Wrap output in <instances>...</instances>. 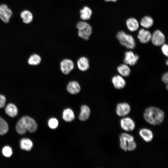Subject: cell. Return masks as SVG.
Segmentation results:
<instances>
[{"label":"cell","mask_w":168,"mask_h":168,"mask_svg":"<svg viewBox=\"0 0 168 168\" xmlns=\"http://www.w3.org/2000/svg\"><path fill=\"white\" fill-rule=\"evenodd\" d=\"M143 115L145 120L147 123L154 125L161 124L165 117L164 112L155 107H150L146 109Z\"/></svg>","instance_id":"obj_1"},{"label":"cell","mask_w":168,"mask_h":168,"mask_svg":"<svg viewBox=\"0 0 168 168\" xmlns=\"http://www.w3.org/2000/svg\"><path fill=\"white\" fill-rule=\"evenodd\" d=\"M37 128V124L35 120L28 116L21 118L17 122L16 126L17 133L20 134H23L27 130L30 133L35 132Z\"/></svg>","instance_id":"obj_2"},{"label":"cell","mask_w":168,"mask_h":168,"mask_svg":"<svg viewBox=\"0 0 168 168\" xmlns=\"http://www.w3.org/2000/svg\"><path fill=\"white\" fill-rule=\"evenodd\" d=\"M116 38L122 46L128 49H132L136 46V42L133 36L128 34L123 31H119Z\"/></svg>","instance_id":"obj_3"},{"label":"cell","mask_w":168,"mask_h":168,"mask_svg":"<svg viewBox=\"0 0 168 168\" xmlns=\"http://www.w3.org/2000/svg\"><path fill=\"white\" fill-rule=\"evenodd\" d=\"M78 30V36L82 39L88 40L92 33V29L90 25L84 21H80L77 24Z\"/></svg>","instance_id":"obj_4"},{"label":"cell","mask_w":168,"mask_h":168,"mask_svg":"<svg viewBox=\"0 0 168 168\" xmlns=\"http://www.w3.org/2000/svg\"><path fill=\"white\" fill-rule=\"evenodd\" d=\"M151 40L155 46L162 45L165 43V36L161 30H155L152 34Z\"/></svg>","instance_id":"obj_5"},{"label":"cell","mask_w":168,"mask_h":168,"mask_svg":"<svg viewBox=\"0 0 168 168\" xmlns=\"http://www.w3.org/2000/svg\"><path fill=\"white\" fill-rule=\"evenodd\" d=\"M139 59L138 55L131 51L125 52L124 62L125 64L133 66L135 65Z\"/></svg>","instance_id":"obj_6"},{"label":"cell","mask_w":168,"mask_h":168,"mask_svg":"<svg viewBox=\"0 0 168 168\" xmlns=\"http://www.w3.org/2000/svg\"><path fill=\"white\" fill-rule=\"evenodd\" d=\"M74 63L72 60L65 59L60 63V69L62 72L65 74H68L74 68Z\"/></svg>","instance_id":"obj_7"},{"label":"cell","mask_w":168,"mask_h":168,"mask_svg":"<svg viewBox=\"0 0 168 168\" xmlns=\"http://www.w3.org/2000/svg\"><path fill=\"white\" fill-rule=\"evenodd\" d=\"M130 105L128 103L124 102L117 104L116 108L117 114L119 116H124L128 114L130 111Z\"/></svg>","instance_id":"obj_8"},{"label":"cell","mask_w":168,"mask_h":168,"mask_svg":"<svg viewBox=\"0 0 168 168\" xmlns=\"http://www.w3.org/2000/svg\"><path fill=\"white\" fill-rule=\"evenodd\" d=\"M120 124L123 129L128 131H132L135 127L134 122L129 117L122 119L120 120Z\"/></svg>","instance_id":"obj_9"},{"label":"cell","mask_w":168,"mask_h":168,"mask_svg":"<svg viewBox=\"0 0 168 168\" xmlns=\"http://www.w3.org/2000/svg\"><path fill=\"white\" fill-rule=\"evenodd\" d=\"M12 14L11 10L8 8L7 6L5 5L0 6V18L4 22H8Z\"/></svg>","instance_id":"obj_10"},{"label":"cell","mask_w":168,"mask_h":168,"mask_svg":"<svg viewBox=\"0 0 168 168\" xmlns=\"http://www.w3.org/2000/svg\"><path fill=\"white\" fill-rule=\"evenodd\" d=\"M120 146L121 148L125 151L127 150V146L128 142L134 141L133 137L126 133H122L119 136Z\"/></svg>","instance_id":"obj_11"},{"label":"cell","mask_w":168,"mask_h":168,"mask_svg":"<svg viewBox=\"0 0 168 168\" xmlns=\"http://www.w3.org/2000/svg\"><path fill=\"white\" fill-rule=\"evenodd\" d=\"M152 35L149 31L142 28L139 31L137 37L140 42L145 44L151 40Z\"/></svg>","instance_id":"obj_12"},{"label":"cell","mask_w":168,"mask_h":168,"mask_svg":"<svg viewBox=\"0 0 168 168\" xmlns=\"http://www.w3.org/2000/svg\"><path fill=\"white\" fill-rule=\"evenodd\" d=\"M112 82L114 87L118 89L124 88L126 84L122 77L118 75L114 76L112 79Z\"/></svg>","instance_id":"obj_13"},{"label":"cell","mask_w":168,"mask_h":168,"mask_svg":"<svg viewBox=\"0 0 168 168\" xmlns=\"http://www.w3.org/2000/svg\"><path fill=\"white\" fill-rule=\"evenodd\" d=\"M68 91L72 94H76L80 91L81 87L79 83L76 81L69 82L67 86Z\"/></svg>","instance_id":"obj_14"},{"label":"cell","mask_w":168,"mask_h":168,"mask_svg":"<svg viewBox=\"0 0 168 168\" xmlns=\"http://www.w3.org/2000/svg\"><path fill=\"white\" fill-rule=\"evenodd\" d=\"M126 24L128 30L132 32L136 31L139 27L138 21L133 17L128 18L126 21Z\"/></svg>","instance_id":"obj_15"},{"label":"cell","mask_w":168,"mask_h":168,"mask_svg":"<svg viewBox=\"0 0 168 168\" xmlns=\"http://www.w3.org/2000/svg\"><path fill=\"white\" fill-rule=\"evenodd\" d=\"M77 64L78 69L82 71H86L89 67V60L85 57L80 58L77 60Z\"/></svg>","instance_id":"obj_16"},{"label":"cell","mask_w":168,"mask_h":168,"mask_svg":"<svg viewBox=\"0 0 168 168\" xmlns=\"http://www.w3.org/2000/svg\"><path fill=\"white\" fill-rule=\"evenodd\" d=\"M6 114L11 117L16 116L18 113V110L16 106L14 104L9 103L7 104L5 108Z\"/></svg>","instance_id":"obj_17"},{"label":"cell","mask_w":168,"mask_h":168,"mask_svg":"<svg viewBox=\"0 0 168 168\" xmlns=\"http://www.w3.org/2000/svg\"><path fill=\"white\" fill-rule=\"evenodd\" d=\"M140 136L146 142L151 141L153 138V134L152 131L147 128H142L139 132Z\"/></svg>","instance_id":"obj_18"},{"label":"cell","mask_w":168,"mask_h":168,"mask_svg":"<svg viewBox=\"0 0 168 168\" xmlns=\"http://www.w3.org/2000/svg\"><path fill=\"white\" fill-rule=\"evenodd\" d=\"M154 21L150 16H147L142 17L140 21V24L145 28L148 29L151 27L153 25Z\"/></svg>","instance_id":"obj_19"},{"label":"cell","mask_w":168,"mask_h":168,"mask_svg":"<svg viewBox=\"0 0 168 168\" xmlns=\"http://www.w3.org/2000/svg\"><path fill=\"white\" fill-rule=\"evenodd\" d=\"M81 111L79 115V119L82 121L86 120L89 117L90 110L87 105H83L81 108Z\"/></svg>","instance_id":"obj_20"},{"label":"cell","mask_w":168,"mask_h":168,"mask_svg":"<svg viewBox=\"0 0 168 168\" xmlns=\"http://www.w3.org/2000/svg\"><path fill=\"white\" fill-rule=\"evenodd\" d=\"M41 61V57L36 54H31L27 59L28 63L31 66L37 65L40 63Z\"/></svg>","instance_id":"obj_21"},{"label":"cell","mask_w":168,"mask_h":168,"mask_svg":"<svg viewBox=\"0 0 168 168\" xmlns=\"http://www.w3.org/2000/svg\"><path fill=\"white\" fill-rule=\"evenodd\" d=\"M21 149L27 151H30L33 146L32 141L28 138H25L21 139L20 142Z\"/></svg>","instance_id":"obj_22"},{"label":"cell","mask_w":168,"mask_h":168,"mask_svg":"<svg viewBox=\"0 0 168 168\" xmlns=\"http://www.w3.org/2000/svg\"><path fill=\"white\" fill-rule=\"evenodd\" d=\"M117 70L119 73L122 76H128L131 72L129 67L126 64H122L118 67Z\"/></svg>","instance_id":"obj_23"},{"label":"cell","mask_w":168,"mask_h":168,"mask_svg":"<svg viewBox=\"0 0 168 168\" xmlns=\"http://www.w3.org/2000/svg\"><path fill=\"white\" fill-rule=\"evenodd\" d=\"M63 119L67 122H71L75 118V115L73 111L70 108L65 109L63 113Z\"/></svg>","instance_id":"obj_24"},{"label":"cell","mask_w":168,"mask_h":168,"mask_svg":"<svg viewBox=\"0 0 168 168\" xmlns=\"http://www.w3.org/2000/svg\"><path fill=\"white\" fill-rule=\"evenodd\" d=\"M21 16L23 19V22L26 24H29L31 22L33 18L31 12L27 10H24L21 13Z\"/></svg>","instance_id":"obj_25"},{"label":"cell","mask_w":168,"mask_h":168,"mask_svg":"<svg viewBox=\"0 0 168 168\" xmlns=\"http://www.w3.org/2000/svg\"><path fill=\"white\" fill-rule=\"evenodd\" d=\"M80 17L83 20L89 19L91 15L92 12L91 10L87 7H85L80 11Z\"/></svg>","instance_id":"obj_26"},{"label":"cell","mask_w":168,"mask_h":168,"mask_svg":"<svg viewBox=\"0 0 168 168\" xmlns=\"http://www.w3.org/2000/svg\"><path fill=\"white\" fill-rule=\"evenodd\" d=\"M8 126L6 121L0 117V135H3L8 130Z\"/></svg>","instance_id":"obj_27"},{"label":"cell","mask_w":168,"mask_h":168,"mask_svg":"<svg viewBox=\"0 0 168 168\" xmlns=\"http://www.w3.org/2000/svg\"><path fill=\"white\" fill-rule=\"evenodd\" d=\"M3 155L5 157H9L12 155V148L9 146H5L2 150Z\"/></svg>","instance_id":"obj_28"},{"label":"cell","mask_w":168,"mask_h":168,"mask_svg":"<svg viewBox=\"0 0 168 168\" xmlns=\"http://www.w3.org/2000/svg\"><path fill=\"white\" fill-rule=\"evenodd\" d=\"M48 125L51 128H55L58 125V121L56 119L54 118L51 119L49 121Z\"/></svg>","instance_id":"obj_29"},{"label":"cell","mask_w":168,"mask_h":168,"mask_svg":"<svg viewBox=\"0 0 168 168\" xmlns=\"http://www.w3.org/2000/svg\"><path fill=\"white\" fill-rule=\"evenodd\" d=\"M136 146V144L134 141L128 142L127 146V150L128 151H133L135 149Z\"/></svg>","instance_id":"obj_30"},{"label":"cell","mask_w":168,"mask_h":168,"mask_svg":"<svg viewBox=\"0 0 168 168\" xmlns=\"http://www.w3.org/2000/svg\"><path fill=\"white\" fill-rule=\"evenodd\" d=\"M6 101V99L5 96L4 95L0 94V108L4 107Z\"/></svg>","instance_id":"obj_31"},{"label":"cell","mask_w":168,"mask_h":168,"mask_svg":"<svg viewBox=\"0 0 168 168\" xmlns=\"http://www.w3.org/2000/svg\"><path fill=\"white\" fill-rule=\"evenodd\" d=\"M161 49L162 53L166 56H168V46L167 44H164L162 45Z\"/></svg>","instance_id":"obj_32"},{"label":"cell","mask_w":168,"mask_h":168,"mask_svg":"<svg viewBox=\"0 0 168 168\" xmlns=\"http://www.w3.org/2000/svg\"><path fill=\"white\" fill-rule=\"evenodd\" d=\"M168 72H166L162 76V81L165 83L167 84L168 83Z\"/></svg>","instance_id":"obj_33"},{"label":"cell","mask_w":168,"mask_h":168,"mask_svg":"<svg viewBox=\"0 0 168 168\" xmlns=\"http://www.w3.org/2000/svg\"><path fill=\"white\" fill-rule=\"evenodd\" d=\"M106 2H116L118 0H104Z\"/></svg>","instance_id":"obj_34"},{"label":"cell","mask_w":168,"mask_h":168,"mask_svg":"<svg viewBox=\"0 0 168 168\" xmlns=\"http://www.w3.org/2000/svg\"><path fill=\"white\" fill-rule=\"evenodd\" d=\"M166 64H167V65H168V60H167L166 61Z\"/></svg>","instance_id":"obj_35"},{"label":"cell","mask_w":168,"mask_h":168,"mask_svg":"<svg viewBox=\"0 0 168 168\" xmlns=\"http://www.w3.org/2000/svg\"><path fill=\"white\" fill-rule=\"evenodd\" d=\"M168 85H166V89H168Z\"/></svg>","instance_id":"obj_36"}]
</instances>
